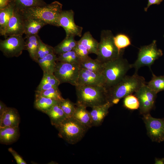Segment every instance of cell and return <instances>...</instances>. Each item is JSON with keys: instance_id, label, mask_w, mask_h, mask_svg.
<instances>
[{"instance_id": "cell-1", "label": "cell", "mask_w": 164, "mask_h": 164, "mask_svg": "<svg viewBox=\"0 0 164 164\" xmlns=\"http://www.w3.org/2000/svg\"><path fill=\"white\" fill-rule=\"evenodd\" d=\"M146 84L144 78L135 72L132 76H125L113 86L106 89L108 102L113 106L122 98L135 93Z\"/></svg>"}, {"instance_id": "cell-2", "label": "cell", "mask_w": 164, "mask_h": 164, "mask_svg": "<svg viewBox=\"0 0 164 164\" xmlns=\"http://www.w3.org/2000/svg\"><path fill=\"white\" fill-rule=\"evenodd\" d=\"M75 87L76 105L92 108L108 102L107 89L104 86L78 85Z\"/></svg>"}, {"instance_id": "cell-3", "label": "cell", "mask_w": 164, "mask_h": 164, "mask_svg": "<svg viewBox=\"0 0 164 164\" xmlns=\"http://www.w3.org/2000/svg\"><path fill=\"white\" fill-rule=\"evenodd\" d=\"M131 68V64L122 56L103 63L102 74L105 80L104 87L108 89L117 84Z\"/></svg>"}, {"instance_id": "cell-4", "label": "cell", "mask_w": 164, "mask_h": 164, "mask_svg": "<svg viewBox=\"0 0 164 164\" xmlns=\"http://www.w3.org/2000/svg\"><path fill=\"white\" fill-rule=\"evenodd\" d=\"M62 6L63 5L60 3L55 1L44 6L19 11L24 17L39 19L45 22L47 24L59 27L58 20L62 11Z\"/></svg>"}, {"instance_id": "cell-5", "label": "cell", "mask_w": 164, "mask_h": 164, "mask_svg": "<svg viewBox=\"0 0 164 164\" xmlns=\"http://www.w3.org/2000/svg\"><path fill=\"white\" fill-rule=\"evenodd\" d=\"M55 127L59 137L70 144L81 140L88 129L72 117L67 118Z\"/></svg>"}, {"instance_id": "cell-6", "label": "cell", "mask_w": 164, "mask_h": 164, "mask_svg": "<svg viewBox=\"0 0 164 164\" xmlns=\"http://www.w3.org/2000/svg\"><path fill=\"white\" fill-rule=\"evenodd\" d=\"M114 37L110 30H103L101 32L96 59L103 63L122 56L123 52L118 50L114 44Z\"/></svg>"}, {"instance_id": "cell-7", "label": "cell", "mask_w": 164, "mask_h": 164, "mask_svg": "<svg viewBox=\"0 0 164 164\" xmlns=\"http://www.w3.org/2000/svg\"><path fill=\"white\" fill-rule=\"evenodd\" d=\"M163 55L162 50L158 49L156 41L154 40L150 44L142 46L139 51L138 57L135 62L131 64L132 68L137 72L141 67H148L150 69L155 61Z\"/></svg>"}, {"instance_id": "cell-8", "label": "cell", "mask_w": 164, "mask_h": 164, "mask_svg": "<svg viewBox=\"0 0 164 164\" xmlns=\"http://www.w3.org/2000/svg\"><path fill=\"white\" fill-rule=\"evenodd\" d=\"M80 68L78 64L56 62L54 74L60 84L68 83L77 85Z\"/></svg>"}, {"instance_id": "cell-9", "label": "cell", "mask_w": 164, "mask_h": 164, "mask_svg": "<svg viewBox=\"0 0 164 164\" xmlns=\"http://www.w3.org/2000/svg\"><path fill=\"white\" fill-rule=\"evenodd\" d=\"M22 35L9 36L0 40V50L8 58L18 57L26 50L25 40Z\"/></svg>"}, {"instance_id": "cell-10", "label": "cell", "mask_w": 164, "mask_h": 164, "mask_svg": "<svg viewBox=\"0 0 164 164\" xmlns=\"http://www.w3.org/2000/svg\"><path fill=\"white\" fill-rule=\"evenodd\" d=\"M143 120L147 134L152 141H164V119L155 118L150 113L144 114Z\"/></svg>"}, {"instance_id": "cell-11", "label": "cell", "mask_w": 164, "mask_h": 164, "mask_svg": "<svg viewBox=\"0 0 164 164\" xmlns=\"http://www.w3.org/2000/svg\"><path fill=\"white\" fill-rule=\"evenodd\" d=\"M74 13L72 9L62 10L58 18L59 26L65 30L66 37H81L83 28L77 25L74 20Z\"/></svg>"}, {"instance_id": "cell-12", "label": "cell", "mask_w": 164, "mask_h": 164, "mask_svg": "<svg viewBox=\"0 0 164 164\" xmlns=\"http://www.w3.org/2000/svg\"><path fill=\"white\" fill-rule=\"evenodd\" d=\"M157 94L146 84L135 92L139 102V111L141 114L143 115L150 113L154 107Z\"/></svg>"}, {"instance_id": "cell-13", "label": "cell", "mask_w": 164, "mask_h": 164, "mask_svg": "<svg viewBox=\"0 0 164 164\" xmlns=\"http://www.w3.org/2000/svg\"><path fill=\"white\" fill-rule=\"evenodd\" d=\"M24 34L23 16L21 12L15 9L4 33L5 37Z\"/></svg>"}, {"instance_id": "cell-14", "label": "cell", "mask_w": 164, "mask_h": 164, "mask_svg": "<svg viewBox=\"0 0 164 164\" xmlns=\"http://www.w3.org/2000/svg\"><path fill=\"white\" fill-rule=\"evenodd\" d=\"M105 80L102 74L80 69L77 85L104 86Z\"/></svg>"}, {"instance_id": "cell-15", "label": "cell", "mask_w": 164, "mask_h": 164, "mask_svg": "<svg viewBox=\"0 0 164 164\" xmlns=\"http://www.w3.org/2000/svg\"><path fill=\"white\" fill-rule=\"evenodd\" d=\"M20 121L19 112L14 108L8 107L0 115V128L18 127Z\"/></svg>"}, {"instance_id": "cell-16", "label": "cell", "mask_w": 164, "mask_h": 164, "mask_svg": "<svg viewBox=\"0 0 164 164\" xmlns=\"http://www.w3.org/2000/svg\"><path fill=\"white\" fill-rule=\"evenodd\" d=\"M108 102L104 104L92 108L90 112L93 126H97L101 124L108 113L109 108L112 106Z\"/></svg>"}, {"instance_id": "cell-17", "label": "cell", "mask_w": 164, "mask_h": 164, "mask_svg": "<svg viewBox=\"0 0 164 164\" xmlns=\"http://www.w3.org/2000/svg\"><path fill=\"white\" fill-rule=\"evenodd\" d=\"M23 18L24 34L26 36L38 34L41 29L47 24L39 19L24 16Z\"/></svg>"}, {"instance_id": "cell-18", "label": "cell", "mask_w": 164, "mask_h": 164, "mask_svg": "<svg viewBox=\"0 0 164 164\" xmlns=\"http://www.w3.org/2000/svg\"><path fill=\"white\" fill-rule=\"evenodd\" d=\"M20 135L19 126L0 128V142L9 145L19 138Z\"/></svg>"}, {"instance_id": "cell-19", "label": "cell", "mask_w": 164, "mask_h": 164, "mask_svg": "<svg viewBox=\"0 0 164 164\" xmlns=\"http://www.w3.org/2000/svg\"><path fill=\"white\" fill-rule=\"evenodd\" d=\"M72 117L88 128L93 126L90 112L85 107L76 105Z\"/></svg>"}, {"instance_id": "cell-20", "label": "cell", "mask_w": 164, "mask_h": 164, "mask_svg": "<svg viewBox=\"0 0 164 164\" xmlns=\"http://www.w3.org/2000/svg\"><path fill=\"white\" fill-rule=\"evenodd\" d=\"M57 56L53 53L48 54L43 58L39 59L36 62L43 73L53 74L56 64Z\"/></svg>"}, {"instance_id": "cell-21", "label": "cell", "mask_w": 164, "mask_h": 164, "mask_svg": "<svg viewBox=\"0 0 164 164\" xmlns=\"http://www.w3.org/2000/svg\"><path fill=\"white\" fill-rule=\"evenodd\" d=\"M79 65L80 69L102 74L103 63L97 59H93L88 56L81 60Z\"/></svg>"}, {"instance_id": "cell-22", "label": "cell", "mask_w": 164, "mask_h": 164, "mask_svg": "<svg viewBox=\"0 0 164 164\" xmlns=\"http://www.w3.org/2000/svg\"><path fill=\"white\" fill-rule=\"evenodd\" d=\"M58 102L53 99L35 94L34 107L37 110L45 114Z\"/></svg>"}, {"instance_id": "cell-23", "label": "cell", "mask_w": 164, "mask_h": 164, "mask_svg": "<svg viewBox=\"0 0 164 164\" xmlns=\"http://www.w3.org/2000/svg\"><path fill=\"white\" fill-rule=\"evenodd\" d=\"M46 114L49 117L52 125L54 126L67 118L59 102L53 106Z\"/></svg>"}, {"instance_id": "cell-24", "label": "cell", "mask_w": 164, "mask_h": 164, "mask_svg": "<svg viewBox=\"0 0 164 164\" xmlns=\"http://www.w3.org/2000/svg\"><path fill=\"white\" fill-rule=\"evenodd\" d=\"M38 34L26 36V50L28 52L31 58L36 62L39 47Z\"/></svg>"}, {"instance_id": "cell-25", "label": "cell", "mask_w": 164, "mask_h": 164, "mask_svg": "<svg viewBox=\"0 0 164 164\" xmlns=\"http://www.w3.org/2000/svg\"><path fill=\"white\" fill-rule=\"evenodd\" d=\"M78 41L87 48L89 54L97 55L99 42L93 37L89 31L86 32Z\"/></svg>"}, {"instance_id": "cell-26", "label": "cell", "mask_w": 164, "mask_h": 164, "mask_svg": "<svg viewBox=\"0 0 164 164\" xmlns=\"http://www.w3.org/2000/svg\"><path fill=\"white\" fill-rule=\"evenodd\" d=\"M15 9L12 2L7 7L0 9V33L3 36L8 22L12 16Z\"/></svg>"}, {"instance_id": "cell-27", "label": "cell", "mask_w": 164, "mask_h": 164, "mask_svg": "<svg viewBox=\"0 0 164 164\" xmlns=\"http://www.w3.org/2000/svg\"><path fill=\"white\" fill-rule=\"evenodd\" d=\"M74 37H67L54 47V53L56 55L73 50L77 43Z\"/></svg>"}, {"instance_id": "cell-28", "label": "cell", "mask_w": 164, "mask_h": 164, "mask_svg": "<svg viewBox=\"0 0 164 164\" xmlns=\"http://www.w3.org/2000/svg\"><path fill=\"white\" fill-rule=\"evenodd\" d=\"M12 2L15 9L20 11L47 4L43 0H12Z\"/></svg>"}, {"instance_id": "cell-29", "label": "cell", "mask_w": 164, "mask_h": 164, "mask_svg": "<svg viewBox=\"0 0 164 164\" xmlns=\"http://www.w3.org/2000/svg\"><path fill=\"white\" fill-rule=\"evenodd\" d=\"M151 80L146 84L152 90L157 94L164 91V75L157 76L152 72Z\"/></svg>"}, {"instance_id": "cell-30", "label": "cell", "mask_w": 164, "mask_h": 164, "mask_svg": "<svg viewBox=\"0 0 164 164\" xmlns=\"http://www.w3.org/2000/svg\"><path fill=\"white\" fill-rule=\"evenodd\" d=\"M114 44L120 52H123L124 50L131 45L129 37L123 33H119L114 36Z\"/></svg>"}, {"instance_id": "cell-31", "label": "cell", "mask_w": 164, "mask_h": 164, "mask_svg": "<svg viewBox=\"0 0 164 164\" xmlns=\"http://www.w3.org/2000/svg\"><path fill=\"white\" fill-rule=\"evenodd\" d=\"M56 62L79 64L81 59L74 50L58 55Z\"/></svg>"}, {"instance_id": "cell-32", "label": "cell", "mask_w": 164, "mask_h": 164, "mask_svg": "<svg viewBox=\"0 0 164 164\" xmlns=\"http://www.w3.org/2000/svg\"><path fill=\"white\" fill-rule=\"evenodd\" d=\"M35 94L41 96L60 101L64 98L57 87H53L40 92H35Z\"/></svg>"}, {"instance_id": "cell-33", "label": "cell", "mask_w": 164, "mask_h": 164, "mask_svg": "<svg viewBox=\"0 0 164 164\" xmlns=\"http://www.w3.org/2000/svg\"><path fill=\"white\" fill-rule=\"evenodd\" d=\"M59 103L67 118L72 117L76 109V104L68 98L64 99Z\"/></svg>"}, {"instance_id": "cell-34", "label": "cell", "mask_w": 164, "mask_h": 164, "mask_svg": "<svg viewBox=\"0 0 164 164\" xmlns=\"http://www.w3.org/2000/svg\"><path fill=\"white\" fill-rule=\"evenodd\" d=\"M38 41L39 47L36 62L39 59L43 58L48 54L54 53V47L44 43L39 36L38 37Z\"/></svg>"}, {"instance_id": "cell-35", "label": "cell", "mask_w": 164, "mask_h": 164, "mask_svg": "<svg viewBox=\"0 0 164 164\" xmlns=\"http://www.w3.org/2000/svg\"><path fill=\"white\" fill-rule=\"evenodd\" d=\"M124 98L123 105L126 108L131 110L139 108V102L137 97L135 94H130Z\"/></svg>"}, {"instance_id": "cell-36", "label": "cell", "mask_w": 164, "mask_h": 164, "mask_svg": "<svg viewBox=\"0 0 164 164\" xmlns=\"http://www.w3.org/2000/svg\"><path fill=\"white\" fill-rule=\"evenodd\" d=\"M42 82L49 84L55 87H58L60 84L59 80L54 74L43 73Z\"/></svg>"}, {"instance_id": "cell-37", "label": "cell", "mask_w": 164, "mask_h": 164, "mask_svg": "<svg viewBox=\"0 0 164 164\" xmlns=\"http://www.w3.org/2000/svg\"><path fill=\"white\" fill-rule=\"evenodd\" d=\"M73 50L80 58L81 60L88 57L89 54L87 48L78 41Z\"/></svg>"}, {"instance_id": "cell-38", "label": "cell", "mask_w": 164, "mask_h": 164, "mask_svg": "<svg viewBox=\"0 0 164 164\" xmlns=\"http://www.w3.org/2000/svg\"><path fill=\"white\" fill-rule=\"evenodd\" d=\"M8 151L14 157L17 164H26L27 163L12 148L8 149Z\"/></svg>"}, {"instance_id": "cell-39", "label": "cell", "mask_w": 164, "mask_h": 164, "mask_svg": "<svg viewBox=\"0 0 164 164\" xmlns=\"http://www.w3.org/2000/svg\"><path fill=\"white\" fill-rule=\"evenodd\" d=\"M53 87H55L53 86V85L49 84L43 82L41 81L37 87L35 92L41 91Z\"/></svg>"}, {"instance_id": "cell-40", "label": "cell", "mask_w": 164, "mask_h": 164, "mask_svg": "<svg viewBox=\"0 0 164 164\" xmlns=\"http://www.w3.org/2000/svg\"><path fill=\"white\" fill-rule=\"evenodd\" d=\"M163 0H148V2L146 7L144 8V10L147 12L148 8L152 5H159Z\"/></svg>"}, {"instance_id": "cell-41", "label": "cell", "mask_w": 164, "mask_h": 164, "mask_svg": "<svg viewBox=\"0 0 164 164\" xmlns=\"http://www.w3.org/2000/svg\"><path fill=\"white\" fill-rule=\"evenodd\" d=\"M12 1V0H0V9L8 6Z\"/></svg>"}, {"instance_id": "cell-42", "label": "cell", "mask_w": 164, "mask_h": 164, "mask_svg": "<svg viewBox=\"0 0 164 164\" xmlns=\"http://www.w3.org/2000/svg\"><path fill=\"white\" fill-rule=\"evenodd\" d=\"M8 107L2 101H0V115L6 110Z\"/></svg>"}, {"instance_id": "cell-43", "label": "cell", "mask_w": 164, "mask_h": 164, "mask_svg": "<svg viewBox=\"0 0 164 164\" xmlns=\"http://www.w3.org/2000/svg\"><path fill=\"white\" fill-rule=\"evenodd\" d=\"M155 164H164V158L161 159L155 158Z\"/></svg>"}, {"instance_id": "cell-44", "label": "cell", "mask_w": 164, "mask_h": 164, "mask_svg": "<svg viewBox=\"0 0 164 164\" xmlns=\"http://www.w3.org/2000/svg\"><path fill=\"white\" fill-rule=\"evenodd\" d=\"M164 37V36H163Z\"/></svg>"}]
</instances>
